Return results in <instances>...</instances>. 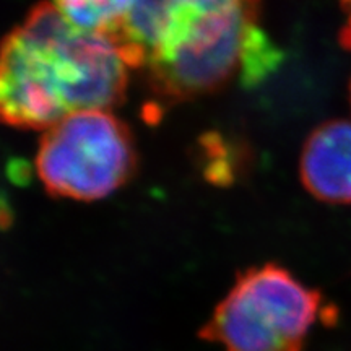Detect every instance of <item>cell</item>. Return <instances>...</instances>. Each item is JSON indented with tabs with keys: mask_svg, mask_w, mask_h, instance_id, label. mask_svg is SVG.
Returning a JSON list of instances; mask_svg holds the SVG:
<instances>
[{
	"mask_svg": "<svg viewBox=\"0 0 351 351\" xmlns=\"http://www.w3.org/2000/svg\"><path fill=\"white\" fill-rule=\"evenodd\" d=\"M322 295L278 263L241 271L199 335L221 351H302Z\"/></svg>",
	"mask_w": 351,
	"mask_h": 351,
	"instance_id": "cell-3",
	"label": "cell"
},
{
	"mask_svg": "<svg viewBox=\"0 0 351 351\" xmlns=\"http://www.w3.org/2000/svg\"><path fill=\"white\" fill-rule=\"evenodd\" d=\"M300 176L317 200L351 204V121L332 119L311 132L302 145Z\"/></svg>",
	"mask_w": 351,
	"mask_h": 351,
	"instance_id": "cell-5",
	"label": "cell"
},
{
	"mask_svg": "<svg viewBox=\"0 0 351 351\" xmlns=\"http://www.w3.org/2000/svg\"><path fill=\"white\" fill-rule=\"evenodd\" d=\"M340 3L346 13V23L341 28L340 43L343 44L346 49H351V0H340Z\"/></svg>",
	"mask_w": 351,
	"mask_h": 351,
	"instance_id": "cell-7",
	"label": "cell"
},
{
	"mask_svg": "<svg viewBox=\"0 0 351 351\" xmlns=\"http://www.w3.org/2000/svg\"><path fill=\"white\" fill-rule=\"evenodd\" d=\"M51 3L69 23L116 43L124 32L134 0H52Z\"/></svg>",
	"mask_w": 351,
	"mask_h": 351,
	"instance_id": "cell-6",
	"label": "cell"
},
{
	"mask_svg": "<svg viewBox=\"0 0 351 351\" xmlns=\"http://www.w3.org/2000/svg\"><path fill=\"white\" fill-rule=\"evenodd\" d=\"M350 99H351V82H350Z\"/></svg>",
	"mask_w": 351,
	"mask_h": 351,
	"instance_id": "cell-8",
	"label": "cell"
},
{
	"mask_svg": "<svg viewBox=\"0 0 351 351\" xmlns=\"http://www.w3.org/2000/svg\"><path fill=\"white\" fill-rule=\"evenodd\" d=\"M129 65L111 39L77 28L49 2L34 5L0 43V122L47 130L78 111L125 98Z\"/></svg>",
	"mask_w": 351,
	"mask_h": 351,
	"instance_id": "cell-2",
	"label": "cell"
},
{
	"mask_svg": "<svg viewBox=\"0 0 351 351\" xmlns=\"http://www.w3.org/2000/svg\"><path fill=\"white\" fill-rule=\"evenodd\" d=\"M137 145L112 111H78L44 130L36 173L54 197L95 202L125 186L137 169Z\"/></svg>",
	"mask_w": 351,
	"mask_h": 351,
	"instance_id": "cell-4",
	"label": "cell"
},
{
	"mask_svg": "<svg viewBox=\"0 0 351 351\" xmlns=\"http://www.w3.org/2000/svg\"><path fill=\"white\" fill-rule=\"evenodd\" d=\"M258 21L261 0H134L114 44L158 99L181 103L274 72L282 52Z\"/></svg>",
	"mask_w": 351,
	"mask_h": 351,
	"instance_id": "cell-1",
	"label": "cell"
}]
</instances>
